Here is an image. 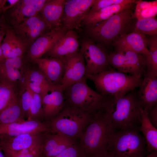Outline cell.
<instances>
[{
	"instance_id": "cell-1",
	"label": "cell",
	"mask_w": 157,
	"mask_h": 157,
	"mask_svg": "<svg viewBox=\"0 0 157 157\" xmlns=\"http://www.w3.org/2000/svg\"><path fill=\"white\" fill-rule=\"evenodd\" d=\"M143 109L138 96L128 93L120 97L104 96L99 110L110 120L115 128L139 127Z\"/></svg>"
},
{
	"instance_id": "cell-2",
	"label": "cell",
	"mask_w": 157,
	"mask_h": 157,
	"mask_svg": "<svg viewBox=\"0 0 157 157\" xmlns=\"http://www.w3.org/2000/svg\"><path fill=\"white\" fill-rule=\"evenodd\" d=\"M115 129L101 111L93 114L80 139L86 157H93L108 152V143Z\"/></svg>"
},
{
	"instance_id": "cell-3",
	"label": "cell",
	"mask_w": 157,
	"mask_h": 157,
	"mask_svg": "<svg viewBox=\"0 0 157 157\" xmlns=\"http://www.w3.org/2000/svg\"><path fill=\"white\" fill-rule=\"evenodd\" d=\"M132 9L123 10L102 21L87 26L90 38L106 48L122 35L128 34L133 22Z\"/></svg>"
},
{
	"instance_id": "cell-4",
	"label": "cell",
	"mask_w": 157,
	"mask_h": 157,
	"mask_svg": "<svg viewBox=\"0 0 157 157\" xmlns=\"http://www.w3.org/2000/svg\"><path fill=\"white\" fill-rule=\"evenodd\" d=\"M94 83L99 93L104 96L120 97L139 87L141 77L122 73L112 69L91 75H85Z\"/></svg>"
},
{
	"instance_id": "cell-5",
	"label": "cell",
	"mask_w": 157,
	"mask_h": 157,
	"mask_svg": "<svg viewBox=\"0 0 157 157\" xmlns=\"http://www.w3.org/2000/svg\"><path fill=\"white\" fill-rule=\"evenodd\" d=\"M93 115L81 109L64 106L51 119L45 122L51 133H60L76 140L80 139Z\"/></svg>"
},
{
	"instance_id": "cell-6",
	"label": "cell",
	"mask_w": 157,
	"mask_h": 157,
	"mask_svg": "<svg viewBox=\"0 0 157 157\" xmlns=\"http://www.w3.org/2000/svg\"><path fill=\"white\" fill-rule=\"evenodd\" d=\"M85 76L63 90L64 106L81 109L93 115L99 110L104 96L87 84Z\"/></svg>"
},
{
	"instance_id": "cell-7",
	"label": "cell",
	"mask_w": 157,
	"mask_h": 157,
	"mask_svg": "<svg viewBox=\"0 0 157 157\" xmlns=\"http://www.w3.org/2000/svg\"><path fill=\"white\" fill-rule=\"evenodd\" d=\"M139 127L120 129L115 132L108 143V152L115 157H140L144 156L146 142L140 133Z\"/></svg>"
},
{
	"instance_id": "cell-8",
	"label": "cell",
	"mask_w": 157,
	"mask_h": 157,
	"mask_svg": "<svg viewBox=\"0 0 157 157\" xmlns=\"http://www.w3.org/2000/svg\"><path fill=\"white\" fill-rule=\"evenodd\" d=\"M80 46L79 52L86 61L85 75L97 74L111 68L106 48L90 38L83 39Z\"/></svg>"
},
{
	"instance_id": "cell-9",
	"label": "cell",
	"mask_w": 157,
	"mask_h": 157,
	"mask_svg": "<svg viewBox=\"0 0 157 157\" xmlns=\"http://www.w3.org/2000/svg\"><path fill=\"white\" fill-rule=\"evenodd\" d=\"M97 0H66L62 18V26L67 31L80 29L83 20Z\"/></svg>"
},
{
	"instance_id": "cell-10",
	"label": "cell",
	"mask_w": 157,
	"mask_h": 157,
	"mask_svg": "<svg viewBox=\"0 0 157 157\" xmlns=\"http://www.w3.org/2000/svg\"><path fill=\"white\" fill-rule=\"evenodd\" d=\"M15 34L27 46L31 45L40 36L50 30L42 17L38 14L14 26Z\"/></svg>"
},
{
	"instance_id": "cell-11",
	"label": "cell",
	"mask_w": 157,
	"mask_h": 157,
	"mask_svg": "<svg viewBox=\"0 0 157 157\" xmlns=\"http://www.w3.org/2000/svg\"><path fill=\"white\" fill-rule=\"evenodd\" d=\"M67 31L61 26L51 29L41 35L31 45L28 52V58L33 61L41 58Z\"/></svg>"
},
{
	"instance_id": "cell-12",
	"label": "cell",
	"mask_w": 157,
	"mask_h": 157,
	"mask_svg": "<svg viewBox=\"0 0 157 157\" xmlns=\"http://www.w3.org/2000/svg\"><path fill=\"white\" fill-rule=\"evenodd\" d=\"M64 58L65 72L60 88L63 91L84 76L85 66L84 58L79 51Z\"/></svg>"
},
{
	"instance_id": "cell-13",
	"label": "cell",
	"mask_w": 157,
	"mask_h": 157,
	"mask_svg": "<svg viewBox=\"0 0 157 157\" xmlns=\"http://www.w3.org/2000/svg\"><path fill=\"white\" fill-rule=\"evenodd\" d=\"M26 65L22 57L4 58L0 61V80L16 84L21 88L24 83Z\"/></svg>"
},
{
	"instance_id": "cell-14",
	"label": "cell",
	"mask_w": 157,
	"mask_h": 157,
	"mask_svg": "<svg viewBox=\"0 0 157 157\" xmlns=\"http://www.w3.org/2000/svg\"><path fill=\"white\" fill-rule=\"evenodd\" d=\"M47 0H19L11 8L8 15L14 26L26 19L38 14Z\"/></svg>"
},
{
	"instance_id": "cell-15",
	"label": "cell",
	"mask_w": 157,
	"mask_h": 157,
	"mask_svg": "<svg viewBox=\"0 0 157 157\" xmlns=\"http://www.w3.org/2000/svg\"><path fill=\"white\" fill-rule=\"evenodd\" d=\"M49 129L47 123L31 119L8 124H0V138L16 136L23 134L47 132Z\"/></svg>"
},
{
	"instance_id": "cell-16",
	"label": "cell",
	"mask_w": 157,
	"mask_h": 157,
	"mask_svg": "<svg viewBox=\"0 0 157 157\" xmlns=\"http://www.w3.org/2000/svg\"><path fill=\"white\" fill-rule=\"evenodd\" d=\"M32 61L37 65L51 85L60 88L65 72L64 58H40Z\"/></svg>"
},
{
	"instance_id": "cell-17",
	"label": "cell",
	"mask_w": 157,
	"mask_h": 157,
	"mask_svg": "<svg viewBox=\"0 0 157 157\" xmlns=\"http://www.w3.org/2000/svg\"><path fill=\"white\" fill-rule=\"evenodd\" d=\"M46 132L26 133L0 138V146L14 151L37 147L42 144Z\"/></svg>"
},
{
	"instance_id": "cell-18",
	"label": "cell",
	"mask_w": 157,
	"mask_h": 157,
	"mask_svg": "<svg viewBox=\"0 0 157 157\" xmlns=\"http://www.w3.org/2000/svg\"><path fill=\"white\" fill-rule=\"evenodd\" d=\"M117 51L130 50L142 55H148L147 38L145 35L133 31L121 35L113 42Z\"/></svg>"
},
{
	"instance_id": "cell-19",
	"label": "cell",
	"mask_w": 157,
	"mask_h": 157,
	"mask_svg": "<svg viewBox=\"0 0 157 157\" xmlns=\"http://www.w3.org/2000/svg\"><path fill=\"white\" fill-rule=\"evenodd\" d=\"M78 36L73 30L68 31L45 54L50 57L62 58L79 51Z\"/></svg>"
},
{
	"instance_id": "cell-20",
	"label": "cell",
	"mask_w": 157,
	"mask_h": 157,
	"mask_svg": "<svg viewBox=\"0 0 157 157\" xmlns=\"http://www.w3.org/2000/svg\"><path fill=\"white\" fill-rule=\"evenodd\" d=\"M76 142V140L61 133L46 132L44 136L40 157L56 156Z\"/></svg>"
},
{
	"instance_id": "cell-21",
	"label": "cell",
	"mask_w": 157,
	"mask_h": 157,
	"mask_svg": "<svg viewBox=\"0 0 157 157\" xmlns=\"http://www.w3.org/2000/svg\"><path fill=\"white\" fill-rule=\"evenodd\" d=\"M42 120H49L62 110L64 106L63 91L60 87L55 86L42 97Z\"/></svg>"
},
{
	"instance_id": "cell-22",
	"label": "cell",
	"mask_w": 157,
	"mask_h": 157,
	"mask_svg": "<svg viewBox=\"0 0 157 157\" xmlns=\"http://www.w3.org/2000/svg\"><path fill=\"white\" fill-rule=\"evenodd\" d=\"M139 87L138 97L147 113L157 104V76L144 74Z\"/></svg>"
},
{
	"instance_id": "cell-23",
	"label": "cell",
	"mask_w": 157,
	"mask_h": 157,
	"mask_svg": "<svg viewBox=\"0 0 157 157\" xmlns=\"http://www.w3.org/2000/svg\"><path fill=\"white\" fill-rule=\"evenodd\" d=\"M24 84L41 97L55 86L51 85L44 73L38 68H30L26 65Z\"/></svg>"
},
{
	"instance_id": "cell-24",
	"label": "cell",
	"mask_w": 157,
	"mask_h": 157,
	"mask_svg": "<svg viewBox=\"0 0 157 157\" xmlns=\"http://www.w3.org/2000/svg\"><path fill=\"white\" fill-rule=\"evenodd\" d=\"M1 43V47L5 58H23L27 45L15 33L13 29L8 28Z\"/></svg>"
},
{
	"instance_id": "cell-25",
	"label": "cell",
	"mask_w": 157,
	"mask_h": 157,
	"mask_svg": "<svg viewBox=\"0 0 157 157\" xmlns=\"http://www.w3.org/2000/svg\"><path fill=\"white\" fill-rule=\"evenodd\" d=\"M65 1L47 0L40 12L41 16L50 29L62 26V18Z\"/></svg>"
},
{
	"instance_id": "cell-26",
	"label": "cell",
	"mask_w": 157,
	"mask_h": 157,
	"mask_svg": "<svg viewBox=\"0 0 157 157\" xmlns=\"http://www.w3.org/2000/svg\"><path fill=\"white\" fill-rule=\"evenodd\" d=\"M135 3L114 5L104 8L95 12L87 14L83 20L81 25L84 24L87 26L100 22L123 10L132 9Z\"/></svg>"
},
{
	"instance_id": "cell-27",
	"label": "cell",
	"mask_w": 157,
	"mask_h": 157,
	"mask_svg": "<svg viewBox=\"0 0 157 157\" xmlns=\"http://www.w3.org/2000/svg\"><path fill=\"white\" fill-rule=\"evenodd\" d=\"M140 124L139 130L141 131L146 142L147 150L151 152L157 151V129L151 124L147 112L143 109L140 115Z\"/></svg>"
},
{
	"instance_id": "cell-28",
	"label": "cell",
	"mask_w": 157,
	"mask_h": 157,
	"mask_svg": "<svg viewBox=\"0 0 157 157\" xmlns=\"http://www.w3.org/2000/svg\"><path fill=\"white\" fill-rule=\"evenodd\" d=\"M147 38L149 53L143 55L144 74L157 76V35H150Z\"/></svg>"
},
{
	"instance_id": "cell-29",
	"label": "cell",
	"mask_w": 157,
	"mask_h": 157,
	"mask_svg": "<svg viewBox=\"0 0 157 157\" xmlns=\"http://www.w3.org/2000/svg\"><path fill=\"white\" fill-rule=\"evenodd\" d=\"M125 56V73L142 77L145 73L143 55L130 50L123 52Z\"/></svg>"
},
{
	"instance_id": "cell-30",
	"label": "cell",
	"mask_w": 157,
	"mask_h": 157,
	"mask_svg": "<svg viewBox=\"0 0 157 157\" xmlns=\"http://www.w3.org/2000/svg\"><path fill=\"white\" fill-rule=\"evenodd\" d=\"M20 88L16 84L0 80V113L19 98Z\"/></svg>"
},
{
	"instance_id": "cell-31",
	"label": "cell",
	"mask_w": 157,
	"mask_h": 157,
	"mask_svg": "<svg viewBox=\"0 0 157 157\" xmlns=\"http://www.w3.org/2000/svg\"><path fill=\"white\" fill-rule=\"evenodd\" d=\"M25 118L20 104L19 97L0 113V124L21 122L25 120Z\"/></svg>"
},
{
	"instance_id": "cell-32",
	"label": "cell",
	"mask_w": 157,
	"mask_h": 157,
	"mask_svg": "<svg viewBox=\"0 0 157 157\" xmlns=\"http://www.w3.org/2000/svg\"><path fill=\"white\" fill-rule=\"evenodd\" d=\"M133 17L137 20L155 17L157 14V1H136Z\"/></svg>"
},
{
	"instance_id": "cell-33",
	"label": "cell",
	"mask_w": 157,
	"mask_h": 157,
	"mask_svg": "<svg viewBox=\"0 0 157 157\" xmlns=\"http://www.w3.org/2000/svg\"><path fill=\"white\" fill-rule=\"evenodd\" d=\"M134 31L144 35H157V20L155 17L137 20Z\"/></svg>"
},
{
	"instance_id": "cell-34",
	"label": "cell",
	"mask_w": 157,
	"mask_h": 157,
	"mask_svg": "<svg viewBox=\"0 0 157 157\" xmlns=\"http://www.w3.org/2000/svg\"><path fill=\"white\" fill-rule=\"evenodd\" d=\"M29 89L32 96V100L27 119L42 122V97L39 94L34 92L29 88Z\"/></svg>"
},
{
	"instance_id": "cell-35",
	"label": "cell",
	"mask_w": 157,
	"mask_h": 157,
	"mask_svg": "<svg viewBox=\"0 0 157 157\" xmlns=\"http://www.w3.org/2000/svg\"><path fill=\"white\" fill-rule=\"evenodd\" d=\"M42 145L36 147L17 151L1 148L5 157H40Z\"/></svg>"
},
{
	"instance_id": "cell-36",
	"label": "cell",
	"mask_w": 157,
	"mask_h": 157,
	"mask_svg": "<svg viewBox=\"0 0 157 157\" xmlns=\"http://www.w3.org/2000/svg\"><path fill=\"white\" fill-rule=\"evenodd\" d=\"M32 100V96L28 87L24 83L20 89L19 101L23 113L27 118Z\"/></svg>"
},
{
	"instance_id": "cell-37",
	"label": "cell",
	"mask_w": 157,
	"mask_h": 157,
	"mask_svg": "<svg viewBox=\"0 0 157 157\" xmlns=\"http://www.w3.org/2000/svg\"><path fill=\"white\" fill-rule=\"evenodd\" d=\"M135 0H97L91 7L87 14L92 13L100 9L114 5L135 3Z\"/></svg>"
},
{
	"instance_id": "cell-38",
	"label": "cell",
	"mask_w": 157,
	"mask_h": 157,
	"mask_svg": "<svg viewBox=\"0 0 157 157\" xmlns=\"http://www.w3.org/2000/svg\"><path fill=\"white\" fill-rule=\"evenodd\" d=\"M52 157H86L84 150L79 142L67 148L58 155Z\"/></svg>"
},
{
	"instance_id": "cell-39",
	"label": "cell",
	"mask_w": 157,
	"mask_h": 157,
	"mask_svg": "<svg viewBox=\"0 0 157 157\" xmlns=\"http://www.w3.org/2000/svg\"><path fill=\"white\" fill-rule=\"evenodd\" d=\"M147 114L151 124L157 129V104L147 113Z\"/></svg>"
},
{
	"instance_id": "cell-40",
	"label": "cell",
	"mask_w": 157,
	"mask_h": 157,
	"mask_svg": "<svg viewBox=\"0 0 157 157\" xmlns=\"http://www.w3.org/2000/svg\"><path fill=\"white\" fill-rule=\"evenodd\" d=\"M19 0H4L3 6V11L6 12L8 9L11 8Z\"/></svg>"
},
{
	"instance_id": "cell-41",
	"label": "cell",
	"mask_w": 157,
	"mask_h": 157,
	"mask_svg": "<svg viewBox=\"0 0 157 157\" xmlns=\"http://www.w3.org/2000/svg\"><path fill=\"white\" fill-rule=\"evenodd\" d=\"M8 28L2 21H0V43H1Z\"/></svg>"
},
{
	"instance_id": "cell-42",
	"label": "cell",
	"mask_w": 157,
	"mask_h": 157,
	"mask_svg": "<svg viewBox=\"0 0 157 157\" xmlns=\"http://www.w3.org/2000/svg\"><path fill=\"white\" fill-rule=\"evenodd\" d=\"M93 157H115L113 154L108 151L105 153L101 154Z\"/></svg>"
},
{
	"instance_id": "cell-43",
	"label": "cell",
	"mask_w": 157,
	"mask_h": 157,
	"mask_svg": "<svg viewBox=\"0 0 157 157\" xmlns=\"http://www.w3.org/2000/svg\"><path fill=\"white\" fill-rule=\"evenodd\" d=\"M140 157H157V151H152L149 154L146 156H143Z\"/></svg>"
},
{
	"instance_id": "cell-44",
	"label": "cell",
	"mask_w": 157,
	"mask_h": 157,
	"mask_svg": "<svg viewBox=\"0 0 157 157\" xmlns=\"http://www.w3.org/2000/svg\"><path fill=\"white\" fill-rule=\"evenodd\" d=\"M4 58V57L2 51L1 47V43H0V61L3 60Z\"/></svg>"
},
{
	"instance_id": "cell-45",
	"label": "cell",
	"mask_w": 157,
	"mask_h": 157,
	"mask_svg": "<svg viewBox=\"0 0 157 157\" xmlns=\"http://www.w3.org/2000/svg\"><path fill=\"white\" fill-rule=\"evenodd\" d=\"M4 0H0V12L3 11V6Z\"/></svg>"
},
{
	"instance_id": "cell-46",
	"label": "cell",
	"mask_w": 157,
	"mask_h": 157,
	"mask_svg": "<svg viewBox=\"0 0 157 157\" xmlns=\"http://www.w3.org/2000/svg\"><path fill=\"white\" fill-rule=\"evenodd\" d=\"M0 157H5L3 153V151L1 147L0 146Z\"/></svg>"
}]
</instances>
